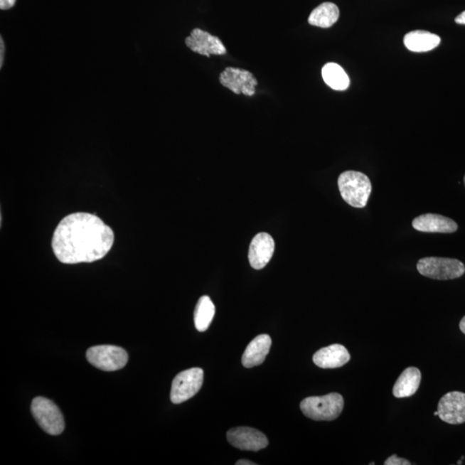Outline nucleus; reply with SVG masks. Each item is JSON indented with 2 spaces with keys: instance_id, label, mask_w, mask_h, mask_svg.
<instances>
[{
  "instance_id": "obj_17",
  "label": "nucleus",
  "mask_w": 465,
  "mask_h": 465,
  "mask_svg": "<svg viewBox=\"0 0 465 465\" xmlns=\"http://www.w3.org/2000/svg\"><path fill=\"white\" fill-rule=\"evenodd\" d=\"M407 50L412 52L422 53L434 50L442 42L439 36L425 31L410 32L403 39Z\"/></svg>"
},
{
  "instance_id": "obj_15",
  "label": "nucleus",
  "mask_w": 465,
  "mask_h": 465,
  "mask_svg": "<svg viewBox=\"0 0 465 465\" xmlns=\"http://www.w3.org/2000/svg\"><path fill=\"white\" fill-rule=\"evenodd\" d=\"M272 338L268 334H260L247 346L242 356V365L246 368H252L262 364L270 352Z\"/></svg>"
},
{
  "instance_id": "obj_2",
  "label": "nucleus",
  "mask_w": 465,
  "mask_h": 465,
  "mask_svg": "<svg viewBox=\"0 0 465 465\" xmlns=\"http://www.w3.org/2000/svg\"><path fill=\"white\" fill-rule=\"evenodd\" d=\"M338 186L344 201L354 208L365 207L373 190L370 178L357 171L342 173L338 178Z\"/></svg>"
},
{
  "instance_id": "obj_28",
  "label": "nucleus",
  "mask_w": 465,
  "mask_h": 465,
  "mask_svg": "<svg viewBox=\"0 0 465 465\" xmlns=\"http://www.w3.org/2000/svg\"><path fill=\"white\" fill-rule=\"evenodd\" d=\"M464 186H465V176H464Z\"/></svg>"
},
{
  "instance_id": "obj_9",
  "label": "nucleus",
  "mask_w": 465,
  "mask_h": 465,
  "mask_svg": "<svg viewBox=\"0 0 465 465\" xmlns=\"http://www.w3.org/2000/svg\"><path fill=\"white\" fill-rule=\"evenodd\" d=\"M227 439L232 447L242 451H258L268 446V439L255 428L240 427L228 432Z\"/></svg>"
},
{
  "instance_id": "obj_12",
  "label": "nucleus",
  "mask_w": 465,
  "mask_h": 465,
  "mask_svg": "<svg viewBox=\"0 0 465 465\" xmlns=\"http://www.w3.org/2000/svg\"><path fill=\"white\" fill-rule=\"evenodd\" d=\"M275 250L274 240L267 232H260L250 244L248 260L255 270L263 269L271 260Z\"/></svg>"
},
{
  "instance_id": "obj_1",
  "label": "nucleus",
  "mask_w": 465,
  "mask_h": 465,
  "mask_svg": "<svg viewBox=\"0 0 465 465\" xmlns=\"http://www.w3.org/2000/svg\"><path fill=\"white\" fill-rule=\"evenodd\" d=\"M114 232L92 214H71L61 220L53 235L56 258L64 264L91 263L103 259L112 250Z\"/></svg>"
},
{
  "instance_id": "obj_16",
  "label": "nucleus",
  "mask_w": 465,
  "mask_h": 465,
  "mask_svg": "<svg viewBox=\"0 0 465 465\" xmlns=\"http://www.w3.org/2000/svg\"><path fill=\"white\" fill-rule=\"evenodd\" d=\"M422 382V373L416 367H407L403 370L395 382L393 388V395L397 398L410 397L419 389Z\"/></svg>"
},
{
  "instance_id": "obj_6",
  "label": "nucleus",
  "mask_w": 465,
  "mask_h": 465,
  "mask_svg": "<svg viewBox=\"0 0 465 465\" xmlns=\"http://www.w3.org/2000/svg\"><path fill=\"white\" fill-rule=\"evenodd\" d=\"M87 358L90 364L102 370L115 371L127 365L129 356L124 348L116 346H97L88 349Z\"/></svg>"
},
{
  "instance_id": "obj_22",
  "label": "nucleus",
  "mask_w": 465,
  "mask_h": 465,
  "mask_svg": "<svg viewBox=\"0 0 465 465\" xmlns=\"http://www.w3.org/2000/svg\"><path fill=\"white\" fill-rule=\"evenodd\" d=\"M17 0H0V9L8 10L14 7Z\"/></svg>"
},
{
  "instance_id": "obj_10",
  "label": "nucleus",
  "mask_w": 465,
  "mask_h": 465,
  "mask_svg": "<svg viewBox=\"0 0 465 465\" xmlns=\"http://www.w3.org/2000/svg\"><path fill=\"white\" fill-rule=\"evenodd\" d=\"M439 417L451 425L465 422V393L451 391L443 395L438 405Z\"/></svg>"
},
{
  "instance_id": "obj_14",
  "label": "nucleus",
  "mask_w": 465,
  "mask_h": 465,
  "mask_svg": "<svg viewBox=\"0 0 465 465\" xmlns=\"http://www.w3.org/2000/svg\"><path fill=\"white\" fill-rule=\"evenodd\" d=\"M412 225L415 230L425 232L451 234L458 230V224L451 218L437 214H424L414 219Z\"/></svg>"
},
{
  "instance_id": "obj_26",
  "label": "nucleus",
  "mask_w": 465,
  "mask_h": 465,
  "mask_svg": "<svg viewBox=\"0 0 465 465\" xmlns=\"http://www.w3.org/2000/svg\"><path fill=\"white\" fill-rule=\"evenodd\" d=\"M459 328L461 331H462V333L465 334V316L463 317L462 320H461L459 324Z\"/></svg>"
},
{
  "instance_id": "obj_24",
  "label": "nucleus",
  "mask_w": 465,
  "mask_h": 465,
  "mask_svg": "<svg viewBox=\"0 0 465 465\" xmlns=\"http://www.w3.org/2000/svg\"><path fill=\"white\" fill-rule=\"evenodd\" d=\"M455 22L459 24H465V11L462 12V14L456 18Z\"/></svg>"
},
{
  "instance_id": "obj_23",
  "label": "nucleus",
  "mask_w": 465,
  "mask_h": 465,
  "mask_svg": "<svg viewBox=\"0 0 465 465\" xmlns=\"http://www.w3.org/2000/svg\"><path fill=\"white\" fill-rule=\"evenodd\" d=\"M0 48H1V53H0V68L3 66L4 55H5V43L3 42V38L0 39Z\"/></svg>"
},
{
  "instance_id": "obj_25",
  "label": "nucleus",
  "mask_w": 465,
  "mask_h": 465,
  "mask_svg": "<svg viewBox=\"0 0 465 465\" xmlns=\"http://www.w3.org/2000/svg\"><path fill=\"white\" fill-rule=\"evenodd\" d=\"M236 465H255L256 464L251 462L250 460L242 459L237 461L235 464Z\"/></svg>"
},
{
  "instance_id": "obj_21",
  "label": "nucleus",
  "mask_w": 465,
  "mask_h": 465,
  "mask_svg": "<svg viewBox=\"0 0 465 465\" xmlns=\"http://www.w3.org/2000/svg\"><path fill=\"white\" fill-rule=\"evenodd\" d=\"M412 464L409 460L399 458L397 455L394 454L390 456L389 459L385 460V465H411Z\"/></svg>"
},
{
  "instance_id": "obj_5",
  "label": "nucleus",
  "mask_w": 465,
  "mask_h": 465,
  "mask_svg": "<svg viewBox=\"0 0 465 465\" xmlns=\"http://www.w3.org/2000/svg\"><path fill=\"white\" fill-rule=\"evenodd\" d=\"M31 412L36 422L50 435H59L65 429L63 414L54 402L47 398L36 397L31 405Z\"/></svg>"
},
{
  "instance_id": "obj_13",
  "label": "nucleus",
  "mask_w": 465,
  "mask_h": 465,
  "mask_svg": "<svg viewBox=\"0 0 465 465\" xmlns=\"http://www.w3.org/2000/svg\"><path fill=\"white\" fill-rule=\"evenodd\" d=\"M351 360L348 350L344 346L333 344L317 351L313 361L322 369H334L348 364Z\"/></svg>"
},
{
  "instance_id": "obj_4",
  "label": "nucleus",
  "mask_w": 465,
  "mask_h": 465,
  "mask_svg": "<svg viewBox=\"0 0 465 465\" xmlns=\"http://www.w3.org/2000/svg\"><path fill=\"white\" fill-rule=\"evenodd\" d=\"M419 274L436 280L459 279L465 272V266L460 260L439 257H427L418 261Z\"/></svg>"
},
{
  "instance_id": "obj_3",
  "label": "nucleus",
  "mask_w": 465,
  "mask_h": 465,
  "mask_svg": "<svg viewBox=\"0 0 465 465\" xmlns=\"http://www.w3.org/2000/svg\"><path fill=\"white\" fill-rule=\"evenodd\" d=\"M344 405V398L341 394L330 393L304 399L300 409L306 417L314 421L331 422L341 415Z\"/></svg>"
},
{
  "instance_id": "obj_8",
  "label": "nucleus",
  "mask_w": 465,
  "mask_h": 465,
  "mask_svg": "<svg viewBox=\"0 0 465 465\" xmlns=\"http://www.w3.org/2000/svg\"><path fill=\"white\" fill-rule=\"evenodd\" d=\"M220 83L230 89L235 95L242 93L245 96H254L255 87L258 85L252 73L244 69L227 68L219 77Z\"/></svg>"
},
{
  "instance_id": "obj_27",
  "label": "nucleus",
  "mask_w": 465,
  "mask_h": 465,
  "mask_svg": "<svg viewBox=\"0 0 465 465\" xmlns=\"http://www.w3.org/2000/svg\"><path fill=\"white\" fill-rule=\"evenodd\" d=\"M434 415H435V416H438V415H439V412H438V410L435 412Z\"/></svg>"
},
{
  "instance_id": "obj_19",
  "label": "nucleus",
  "mask_w": 465,
  "mask_h": 465,
  "mask_svg": "<svg viewBox=\"0 0 465 465\" xmlns=\"http://www.w3.org/2000/svg\"><path fill=\"white\" fill-rule=\"evenodd\" d=\"M325 83L336 91H345L350 85V79L344 69L336 63H327L321 71Z\"/></svg>"
},
{
  "instance_id": "obj_7",
  "label": "nucleus",
  "mask_w": 465,
  "mask_h": 465,
  "mask_svg": "<svg viewBox=\"0 0 465 465\" xmlns=\"http://www.w3.org/2000/svg\"><path fill=\"white\" fill-rule=\"evenodd\" d=\"M203 383V370L201 368H191L181 371L173 379L171 390V401L174 405H181L197 395Z\"/></svg>"
},
{
  "instance_id": "obj_11",
  "label": "nucleus",
  "mask_w": 465,
  "mask_h": 465,
  "mask_svg": "<svg viewBox=\"0 0 465 465\" xmlns=\"http://www.w3.org/2000/svg\"><path fill=\"white\" fill-rule=\"evenodd\" d=\"M186 46L199 55H225L227 50L222 41L218 36H212L200 28H194L188 38L186 39Z\"/></svg>"
},
{
  "instance_id": "obj_18",
  "label": "nucleus",
  "mask_w": 465,
  "mask_h": 465,
  "mask_svg": "<svg viewBox=\"0 0 465 465\" xmlns=\"http://www.w3.org/2000/svg\"><path fill=\"white\" fill-rule=\"evenodd\" d=\"M340 10L336 4L326 2L313 10L309 15V23L313 26L329 28L338 21Z\"/></svg>"
},
{
  "instance_id": "obj_20",
  "label": "nucleus",
  "mask_w": 465,
  "mask_h": 465,
  "mask_svg": "<svg viewBox=\"0 0 465 465\" xmlns=\"http://www.w3.org/2000/svg\"><path fill=\"white\" fill-rule=\"evenodd\" d=\"M215 313V308L208 296H203L198 301L194 312L195 327L199 332L209 328Z\"/></svg>"
}]
</instances>
